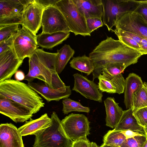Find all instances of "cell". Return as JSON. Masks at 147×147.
Returning <instances> with one entry per match:
<instances>
[{
	"label": "cell",
	"mask_w": 147,
	"mask_h": 147,
	"mask_svg": "<svg viewBox=\"0 0 147 147\" xmlns=\"http://www.w3.org/2000/svg\"><path fill=\"white\" fill-rule=\"evenodd\" d=\"M138 124L143 127L147 126V107L133 112Z\"/></svg>",
	"instance_id": "cell-34"
},
{
	"label": "cell",
	"mask_w": 147,
	"mask_h": 147,
	"mask_svg": "<svg viewBox=\"0 0 147 147\" xmlns=\"http://www.w3.org/2000/svg\"><path fill=\"white\" fill-rule=\"evenodd\" d=\"M69 64L71 67L86 74L87 76L92 73L95 69L93 61L85 55L82 56L73 57Z\"/></svg>",
	"instance_id": "cell-25"
},
{
	"label": "cell",
	"mask_w": 147,
	"mask_h": 147,
	"mask_svg": "<svg viewBox=\"0 0 147 147\" xmlns=\"http://www.w3.org/2000/svg\"><path fill=\"white\" fill-rule=\"evenodd\" d=\"M121 131L125 137L126 140L132 138L136 136H146V133L130 130H126Z\"/></svg>",
	"instance_id": "cell-39"
},
{
	"label": "cell",
	"mask_w": 147,
	"mask_h": 147,
	"mask_svg": "<svg viewBox=\"0 0 147 147\" xmlns=\"http://www.w3.org/2000/svg\"><path fill=\"white\" fill-rule=\"evenodd\" d=\"M144 85L147 88V83L145 82H144Z\"/></svg>",
	"instance_id": "cell-46"
},
{
	"label": "cell",
	"mask_w": 147,
	"mask_h": 147,
	"mask_svg": "<svg viewBox=\"0 0 147 147\" xmlns=\"http://www.w3.org/2000/svg\"><path fill=\"white\" fill-rule=\"evenodd\" d=\"M18 129L11 123L0 125V147H24Z\"/></svg>",
	"instance_id": "cell-17"
},
{
	"label": "cell",
	"mask_w": 147,
	"mask_h": 147,
	"mask_svg": "<svg viewBox=\"0 0 147 147\" xmlns=\"http://www.w3.org/2000/svg\"><path fill=\"white\" fill-rule=\"evenodd\" d=\"M61 122L66 134L73 141L86 139L90 134V122L83 114L72 113L66 116Z\"/></svg>",
	"instance_id": "cell-8"
},
{
	"label": "cell",
	"mask_w": 147,
	"mask_h": 147,
	"mask_svg": "<svg viewBox=\"0 0 147 147\" xmlns=\"http://www.w3.org/2000/svg\"><path fill=\"white\" fill-rule=\"evenodd\" d=\"M126 67L124 64L121 63H109L102 68L100 74L105 77L116 76L122 74Z\"/></svg>",
	"instance_id": "cell-30"
},
{
	"label": "cell",
	"mask_w": 147,
	"mask_h": 147,
	"mask_svg": "<svg viewBox=\"0 0 147 147\" xmlns=\"http://www.w3.org/2000/svg\"><path fill=\"white\" fill-rule=\"evenodd\" d=\"M73 76L74 82L72 90L79 93L87 99L102 102L103 95L98 85L78 73L74 74Z\"/></svg>",
	"instance_id": "cell-13"
},
{
	"label": "cell",
	"mask_w": 147,
	"mask_h": 147,
	"mask_svg": "<svg viewBox=\"0 0 147 147\" xmlns=\"http://www.w3.org/2000/svg\"><path fill=\"white\" fill-rule=\"evenodd\" d=\"M51 124L35 136L33 147H71L73 142L67 136L55 112L51 115Z\"/></svg>",
	"instance_id": "cell-3"
},
{
	"label": "cell",
	"mask_w": 147,
	"mask_h": 147,
	"mask_svg": "<svg viewBox=\"0 0 147 147\" xmlns=\"http://www.w3.org/2000/svg\"><path fill=\"white\" fill-rule=\"evenodd\" d=\"M114 129L121 131L130 130L146 133L144 127L138 124L133 115L132 108L123 111L119 122Z\"/></svg>",
	"instance_id": "cell-24"
},
{
	"label": "cell",
	"mask_w": 147,
	"mask_h": 147,
	"mask_svg": "<svg viewBox=\"0 0 147 147\" xmlns=\"http://www.w3.org/2000/svg\"><path fill=\"white\" fill-rule=\"evenodd\" d=\"M32 0H0V26L21 25L22 13Z\"/></svg>",
	"instance_id": "cell-9"
},
{
	"label": "cell",
	"mask_w": 147,
	"mask_h": 147,
	"mask_svg": "<svg viewBox=\"0 0 147 147\" xmlns=\"http://www.w3.org/2000/svg\"><path fill=\"white\" fill-rule=\"evenodd\" d=\"M98 78V88L100 91L119 94L124 92L125 79L122 74L112 77H105L100 74Z\"/></svg>",
	"instance_id": "cell-18"
},
{
	"label": "cell",
	"mask_w": 147,
	"mask_h": 147,
	"mask_svg": "<svg viewBox=\"0 0 147 147\" xmlns=\"http://www.w3.org/2000/svg\"><path fill=\"white\" fill-rule=\"evenodd\" d=\"M86 23L88 30L90 34L97 28L103 26L104 25L102 18H98L87 19Z\"/></svg>",
	"instance_id": "cell-35"
},
{
	"label": "cell",
	"mask_w": 147,
	"mask_h": 147,
	"mask_svg": "<svg viewBox=\"0 0 147 147\" xmlns=\"http://www.w3.org/2000/svg\"><path fill=\"white\" fill-rule=\"evenodd\" d=\"M23 61L18 58L13 47L0 54V83L11 79Z\"/></svg>",
	"instance_id": "cell-15"
},
{
	"label": "cell",
	"mask_w": 147,
	"mask_h": 147,
	"mask_svg": "<svg viewBox=\"0 0 147 147\" xmlns=\"http://www.w3.org/2000/svg\"><path fill=\"white\" fill-rule=\"evenodd\" d=\"M59 0H35V1L42 6L44 9L48 7L55 6L56 3Z\"/></svg>",
	"instance_id": "cell-40"
},
{
	"label": "cell",
	"mask_w": 147,
	"mask_h": 147,
	"mask_svg": "<svg viewBox=\"0 0 147 147\" xmlns=\"http://www.w3.org/2000/svg\"><path fill=\"white\" fill-rule=\"evenodd\" d=\"M25 76L23 72L21 70H18L15 73L14 78L16 80L18 81L24 80Z\"/></svg>",
	"instance_id": "cell-42"
},
{
	"label": "cell",
	"mask_w": 147,
	"mask_h": 147,
	"mask_svg": "<svg viewBox=\"0 0 147 147\" xmlns=\"http://www.w3.org/2000/svg\"><path fill=\"white\" fill-rule=\"evenodd\" d=\"M0 96L20 104L33 114L37 113L45 105L42 98L27 84L13 79L0 83Z\"/></svg>",
	"instance_id": "cell-2"
},
{
	"label": "cell",
	"mask_w": 147,
	"mask_h": 147,
	"mask_svg": "<svg viewBox=\"0 0 147 147\" xmlns=\"http://www.w3.org/2000/svg\"><path fill=\"white\" fill-rule=\"evenodd\" d=\"M57 52L58 55L56 69L57 72L59 74L61 73L68 61L73 57L75 51L69 45L65 44L60 49L57 50Z\"/></svg>",
	"instance_id": "cell-26"
},
{
	"label": "cell",
	"mask_w": 147,
	"mask_h": 147,
	"mask_svg": "<svg viewBox=\"0 0 147 147\" xmlns=\"http://www.w3.org/2000/svg\"><path fill=\"white\" fill-rule=\"evenodd\" d=\"M125 137L121 131L110 130L103 137V144L111 146L120 147L125 140Z\"/></svg>",
	"instance_id": "cell-28"
},
{
	"label": "cell",
	"mask_w": 147,
	"mask_h": 147,
	"mask_svg": "<svg viewBox=\"0 0 147 147\" xmlns=\"http://www.w3.org/2000/svg\"><path fill=\"white\" fill-rule=\"evenodd\" d=\"M27 84L48 102L59 101L68 98L71 94L70 86H66L59 89H55L51 88L45 83H36L32 81L28 82Z\"/></svg>",
	"instance_id": "cell-16"
},
{
	"label": "cell",
	"mask_w": 147,
	"mask_h": 147,
	"mask_svg": "<svg viewBox=\"0 0 147 147\" xmlns=\"http://www.w3.org/2000/svg\"><path fill=\"white\" fill-rule=\"evenodd\" d=\"M147 107V88L144 84L133 94L132 99L133 112Z\"/></svg>",
	"instance_id": "cell-27"
},
{
	"label": "cell",
	"mask_w": 147,
	"mask_h": 147,
	"mask_svg": "<svg viewBox=\"0 0 147 147\" xmlns=\"http://www.w3.org/2000/svg\"><path fill=\"white\" fill-rule=\"evenodd\" d=\"M14 34L0 42V55L12 48Z\"/></svg>",
	"instance_id": "cell-38"
},
{
	"label": "cell",
	"mask_w": 147,
	"mask_h": 147,
	"mask_svg": "<svg viewBox=\"0 0 147 147\" xmlns=\"http://www.w3.org/2000/svg\"><path fill=\"white\" fill-rule=\"evenodd\" d=\"M146 136H137L125 140L120 147H143Z\"/></svg>",
	"instance_id": "cell-33"
},
{
	"label": "cell",
	"mask_w": 147,
	"mask_h": 147,
	"mask_svg": "<svg viewBox=\"0 0 147 147\" xmlns=\"http://www.w3.org/2000/svg\"><path fill=\"white\" fill-rule=\"evenodd\" d=\"M41 26L42 33L51 34L58 32H70L64 17L55 6L44 9Z\"/></svg>",
	"instance_id": "cell-10"
},
{
	"label": "cell",
	"mask_w": 147,
	"mask_h": 147,
	"mask_svg": "<svg viewBox=\"0 0 147 147\" xmlns=\"http://www.w3.org/2000/svg\"><path fill=\"white\" fill-rule=\"evenodd\" d=\"M58 53L45 52L37 49L29 59V69L35 73L48 86L53 88L52 76L57 73Z\"/></svg>",
	"instance_id": "cell-4"
},
{
	"label": "cell",
	"mask_w": 147,
	"mask_h": 147,
	"mask_svg": "<svg viewBox=\"0 0 147 147\" xmlns=\"http://www.w3.org/2000/svg\"><path fill=\"white\" fill-rule=\"evenodd\" d=\"M63 107V113L67 114L72 111L85 112L89 113L90 111V108L83 106L80 102L67 98L62 101Z\"/></svg>",
	"instance_id": "cell-29"
},
{
	"label": "cell",
	"mask_w": 147,
	"mask_h": 147,
	"mask_svg": "<svg viewBox=\"0 0 147 147\" xmlns=\"http://www.w3.org/2000/svg\"><path fill=\"white\" fill-rule=\"evenodd\" d=\"M18 24L0 26V42L15 34L20 28Z\"/></svg>",
	"instance_id": "cell-32"
},
{
	"label": "cell",
	"mask_w": 147,
	"mask_h": 147,
	"mask_svg": "<svg viewBox=\"0 0 147 147\" xmlns=\"http://www.w3.org/2000/svg\"><path fill=\"white\" fill-rule=\"evenodd\" d=\"M44 9L35 0H32L22 13L21 25L36 35L41 26L42 15Z\"/></svg>",
	"instance_id": "cell-14"
},
{
	"label": "cell",
	"mask_w": 147,
	"mask_h": 147,
	"mask_svg": "<svg viewBox=\"0 0 147 147\" xmlns=\"http://www.w3.org/2000/svg\"><path fill=\"white\" fill-rule=\"evenodd\" d=\"M51 121L47 113L42 115L39 118L35 119L31 118L26 121L23 125L18 128L22 136L28 135H36L41 131L49 126Z\"/></svg>",
	"instance_id": "cell-20"
},
{
	"label": "cell",
	"mask_w": 147,
	"mask_h": 147,
	"mask_svg": "<svg viewBox=\"0 0 147 147\" xmlns=\"http://www.w3.org/2000/svg\"><path fill=\"white\" fill-rule=\"evenodd\" d=\"M90 147H98L96 143L94 142H90Z\"/></svg>",
	"instance_id": "cell-43"
},
{
	"label": "cell",
	"mask_w": 147,
	"mask_h": 147,
	"mask_svg": "<svg viewBox=\"0 0 147 147\" xmlns=\"http://www.w3.org/2000/svg\"><path fill=\"white\" fill-rule=\"evenodd\" d=\"M115 28L131 32L147 39V22L135 12L126 13L117 20Z\"/></svg>",
	"instance_id": "cell-11"
},
{
	"label": "cell",
	"mask_w": 147,
	"mask_h": 147,
	"mask_svg": "<svg viewBox=\"0 0 147 147\" xmlns=\"http://www.w3.org/2000/svg\"><path fill=\"white\" fill-rule=\"evenodd\" d=\"M144 85L140 77L134 73H130L125 79L124 90V103L127 109L132 108L134 93Z\"/></svg>",
	"instance_id": "cell-22"
},
{
	"label": "cell",
	"mask_w": 147,
	"mask_h": 147,
	"mask_svg": "<svg viewBox=\"0 0 147 147\" xmlns=\"http://www.w3.org/2000/svg\"><path fill=\"white\" fill-rule=\"evenodd\" d=\"M81 13L86 19L102 18L103 7L102 0H72Z\"/></svg>",
	"instance_id": "cell-19"
},
{
	"label": "cell",
	"mask_w": 147,
	"mask_h": 147,
	"mask_svg": "<svg viewBox=\"0 0 147 147\" xmlns=\"http://www.w3.org/2000/svg\"><path fill=\"white\" fill-rule=\"evenodd\" d=\"M104 25L109 31L112 30L119 19L125 14L134 11L139 1L135 0H102Z\"/></svg>",
	"instance_id": "cell-6"
},
{
	"label": "cell",
	"mask_w": 147,
	"mask_h": 147,
	"mask_svg": "<svg viewBox=\"0 0 147 147\" xmlns=\"http://www.w3.org/2000/svg\"><path fill=\"white\" fill-rule=\"evenodd\" d=\"M90 142L87 139H79L73 141L71 147H90Z\"/></svg>",
	"instance_id": "cell-41"
},
{
	"label": "cell",
	"mask_w": 147,
	"mask_h": 147,
	"mask_svg": "<svg viewBox=\"0 0 147 147\" xmlns=\"http://www.w3.org/2000/svg\"><path fill=\"white\" fill-rule=\"evenodd\" d=\"M121 30L124 33L131 37L136 41L145 53L146 54H147V38L142 37L131 32Z\"/></svg>",
	"instance_id": "cell-36"
},
{
	"label": "cell",
	"mask_w": 147,
	"mask_h": 147,
	"mask_svg": "<svg viewBox=\"0 0 147 147\" xmlns=\"http://www.w3.org/2000/svg\"><path fill=\"white\" fill-rule=\"evenodd\" d=\"M106 112V125L115 129L119 122L123 111L113 97H108L104 101Z\"/></svg>",
	"instance_id": "cell-21"
},
{
	"label": "cell",
	"mask_w": 147,
	"mask_h": 147,
	"mask_svg": "<svg viewBox=\"0 0 147 147\" xmlns=\"http://www.w3.org/2000/svg\"><path fill=\"white\" fill-rule=\"evenodd\" d=\"M143 55L140 52L127 46L121 41L107 36L89 55L93 61L95 69L92 73L93 80L98 78L102 68L107 64L119 63L126 67L136 63Z\"/></svg>",
	"instance_id": "cell-1"
},
{
	"label": "cell",
	"mask_w": 147,
	"mask_h": 147,
	"mask_svg": "<svg viewBox=\"0 0 147 147\" xmlns=\"http://www.w3.org/2000/svg\"><path fill=\"white\" fill-rule=\"evenodd\" d=\"M56 7L63 14L70 32L75 35L91 36L87 27L86 19L72 0H59Z\"/></svg>",
	"instance_id": "cell-5"
},
{
	"label": "cell",
	"mask_w": 147,
	"mask_h": 147,
	"mask_svg": "<svg viewBox=\"0 0 147 147\" xmlns=\"http://www.w3.org/2000/svg\"><path fill=\"white\" fill-rule=\"evenodd\" d=\"M70 32H58L49 34L41 33L37 35L38 46L47 49H52L66 40Z\"/></svg>",
	"instance_id": "cell-23"
},
{
	"label": "cell",
	"mask_w": 147,
	"mask_h": 147,
	"mask_svg": "<svg viewBox=\"0 0 147 147\" xmlns=\"http://www.w3.org/2000/svg\"><path fill=\"white\" fill-rule=\"evenodd\" d=\"M143 147H147V136H146V139L143 145Z\"/></svg>",
	"instance_id": "cell-44"
},
{
	"label": "cell",
	"mask_w": 147,
	"mask_h": 147,
	"mask_svg": "<svg viewBox=\"0 0 147 147\" xmlns=\"http://www.w3.org/2000/svg\"><path fill=\"white\" fill-rule=\"evenodd\" d=\"M38 46L37 35L24 26L13 35V47L21 60L30 57L38 49Z\"/></svg>",
	"instance_id": "cell-7"
},
{
	"label": "cell",
	"mask_w": 147,
	"mask_h": 147,
	"mask_svg": "<svg viewBox=\"0 0 147 147\" xmlns=\"http://www.w3.org/2000/svg\"><path fill=\"white\" fill-rule=\"evenodd\" d=\"M119 40L129 47L137 50L143 55H146L144 51L134 40L123 33L121 30L115 28L112 30Z\"/></svg>",
	"instance_id": "cell-31"
},
{
	"label": "cell",
	"mask_w": 147,
	"mask_h": 147,
	"mask_svg": "<svg viewBox=\"0 0 147 147\" xmlns=\"http://www.w3.org/2000/svg\"><path fill=\"white\" fill-rule=\"evenodd\" d=\"M0 113L16 123L30 119L33 113L27 108L9 98L0 96Z\"/></svg>",
	"instance_id": "cell-12"
},
{
	"label": "cell",
	"mask_w": 147,
	"mask_h": 147,
	"mask_svg": "<svg viewBox=\"0 0 147 147\" xmlns=\"http://www.w3.org/2000/svg\"><path fill=\"white\" fill-rule=\"evenodd\" d=\"M144 130L145 131L146 134L147 136V126L144 127Z\"/></svg>",
	"instance_id": "cell-45"
},
{
	"label": "cell",
	"mask_w": 147,
	"mask_h": 147,
	"mask_svg": "<svg viewBox=\"0 0 147 147\" xmlns=\"http://www.w3.org/2000/svg\"><path fill=\"white\" fill-rule=\"evenodd\" d=\"M134 12L140 15L147 22V0L139 1L138 5Z\"/></svg>",
	"instance_id": "cell-37"
}]
</instances>
